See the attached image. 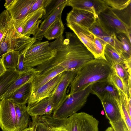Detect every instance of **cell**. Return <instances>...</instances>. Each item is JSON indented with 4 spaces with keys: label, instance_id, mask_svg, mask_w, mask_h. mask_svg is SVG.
<instances>
[{
    "label": "cell",
    "instance_id": "1",
    "mask_svg": "<svg viewBox=\"0 0 131 131\" xmlns=\"http://www.w3.org/2000/svg\"><path fill=\"white\" fill-rule=\"evenodd\" d=\"M49 46L54 52V56L42 64L35 68L44 73L57 66L67 71H77L87 62L95 59L91 52L74 33L66 32Z\"/></svg>",
    "mask_w": 131,
    "mask_h": 131
},
{
    "label": "cell",
    "instance_id": "2",
    "mask_svg": "<svg viewBox=\"0 0 131 131\" xmlns=\"http://www.w3.org/2000/svg\"><path fill=\"white\" fill-rule=\"evenodd\" d=\"M113 71L111 65L105 60L94 59L77 72L70 84V94L83 90L93 83L107 79Z\"/></svg>",
    "mask_w": 131,
    "mask_h": 131
},
{
    "label": "cell",
    "instance_id": "3",
    "mask_svg": "<svg viewBox=\"0 0 131 131\" xmlns=\"http://www.w3.org/2000/svg\"><path fill=\"white\" fill-rule=\"evenodd\" d=\"M92 85H90L83 90L68 94L62 103L53 112V116L58 118L65 119L76 113L86 103L91 93Z\"/></svg>",
    "mask_w": 131,
    "mask_h": 131
},
{
    "label": "cell",
    "instance_id": "4",
    "mask_svg": "<svg viewBox=\"0 0 131 131\" xmlns=\"http://www.w3.org/2000/svg\"><path fill=\"white\" fill-rule=\"evenodd\" d=\"M54 52L48 41L41 42L36 40L26 52L24 63L27 67L33 68L46 62L54 56Z\"/></svg>",
    "mask_w": 131,
    "mask_h": 131
},
{
    "label": "cell",
    "instance_id": "5",
    "mask_svg": "<svg viewBox=\"0 0 131 131\" xmlns=\"http://www.w3.org/2000/svg\"><path fill=\"white\" fill-rule=\"evenodd\" d=\"M68 131H99V121L85 112L75 113L67 118Z\"/></svg>",
    "mask_w": 131,
    "mask_h": 131
},
{
    "label": "cell",
    "instance_id": "6",
    "mask_svg": "<svg viewBox=\"0 0 131 131\" xmlns=\"http://www.w3.org/2000/svg\"><path fill=\"white\" fill-rule=\"evenodd\" d=\"M97 19L102 25L111 34L122 33L125 35L128 33L129 27L117 16L111 7H108L98 16Z\"/></svg>",
    "mask_w": 131,
    "mask_h": 131
},
{
    "label": "cell",
    "instance_id": "7",
    "mask_svg": "<svg viewBox=\"0 0 131 131\" xmlns=\"http://www.w3.org/2000/svg\"><path fill=\"white\" fill-rule=\"evenodd\" d=\"M0 126L3 131H18L14 103L8 99L0 101Z\"/></svg>",
    "mask_w": 131,
    "mask_h": 131
},
{
    "label": "cell",
    "instance_id": "8",
    "mask_svg": "<svg viewBox=\"0 0 131 131\" xmlns=\"http://www.w3.org/2000/svg\"><path fill=\"white\" fill-rule=\"evenodd\" d=\"M63 75V72L60 74L31 94L27 101L28 106L53 94L62 79Z\"/></svg>",
    "mask_w": 131,
    "mask_h": 131
},
{
    "label": "cell",
    "instance_id": "9",
    "mask_svg": "<svg viewBox=\"0 0 131 131\" xmlns=\"http://www.w3.org/2000/svg\"><path fill=\"white\" fill-rule=\"evenodd\" d=\"M66 6L89 12L97 18L100 13L108 6L103 0H67Z\"/></svg>",
    "mask_w": 131,
    "mask_h": 131
},
{
    "label": "cell",
    "instance_id": "10",
    "mask_svg": "<svg viewBox=\"0 0 131 131\" xmlns=\"http://www.w3.org/2000/svg\"><path fill=\"white\" fill-rule=\"evenodd\" d=\"M77 72L66 71L63 72L62 79L53 95L54 111L59 107L67 97V88L74 79Z\"/></svg>",
    "mask_w": 131,
    "mask_h": 131
},
{
    "label": "cell",
    "instance_id": "11",
    "mask_svg": "<svg viewBox=\"0 0 131 131\" xmlns=\"http://www.w3.org/2000/svg\"><path fill=\"white\" fill-rule=\"evenodd\" d=\"M97 19L93 14L89 12L73 8L67 14L66 20L67 23H76L88 29Z\"/></svg>",
    "mask_w": 131,
    "mask_h": 131
},
{
    "label": "cell",
    "instance_id": "12",
    "mask_svg": "<svg viewBox=\"0 0 131 131\" xmlns=\"http://www.w3.org/2000/svg\"><path fill=\"white\" fill-rule=\"evenodd\" d=\"M36 0H15L10 7L7 10L14 24L25 18Z\"/></svg>",
    "mask_w": 131,
    "mask_h": 131
},
{
    "label": "cell",
    "instance_id": "13",
    "mask_svg": "<svg viewBox=\"0 0 131 131\" xmlns=\"http://www.w3.org/2000/svg\"><path fill=\"white\" fill-rule=\"evenodd\" d=\"M100 101L105 116L109 121L115 122L122 119L118 103L110 94H105Z\"/></svg>",
    "mask_w": 131,
    "mask_h": 131
},
{
    "label": "cell",
    "instance_id": "14",
    "mask_svg": "<svg viewBox=\"0 0 131 131\" xmlns=\"http://www.w3.org/2000/svg\"><path fill=\"white\" fill-rule=\"evenodd\" d=\"M53 94L32 105H27V110L30 116H41L52 114L54 111Z\"/></svg>",
    "mask_w": 131,
    "mask_h": 131
},
{
    "label": "cell",
    "instance_id": "15",
    "mask_svg": "<svg viewBox=\"0 0 131 131\" xmlns=\"http://www.w3.org/2000/svg\"><path fill=\"white\" fill-rule=\"evenodd\" d=\"M91 93L96 95L100 100L105 94L110 93L117 101L119 105L120 101L118 91L110 82L108 79L92 84Z\"/></svg>",
    "mask_w": 131,
    "mask_h": 131
},
{
    "label": "cell",
    "instance_id": "16",
    "mask_svg": "<svg viewBox=\"0 0 131 131\" xmlns=\"http://www.w3.org/2000/svg\"><path fill=\"white\" fill-rule=\"evenodd\" d=\"M67 25L74 32L94 56L95 50L93 44L94 36L88 29L75 23H67Z\"/></svg>",
    "mask_w": 131,
    "mask_h": 131
},
{
    "label": "cell",
    "instance_id": "17",
    "mask_svg": "<svg viewBox=\"0 0 131 131\" xmlns=\"http://www.w3.org/2000/svg\"><path fill=\"white\" fill-rule=\"evenodd\" d=\"M67 1L45 18L41 23L38 30L33 37L40 41L42 39L50 26L56 20L61 18L62 11L66 6Z\"/></svg>",
    "mask_w": 131,
    "mask_h": 131
},
{
    "label": "cell",
    "instance_id": "18",
    "mask_svg": "<svg viewBox=\"0 0 131 131\" xmlns=\"http://www.w3.org/2000/svg\"><path fill=\"white\" fill-rule=\"evenodd\" d=\"M66 71L63 68L57 66L44 73L36 75L32 81L31 94L58 74Z\"/></svg>",
    "mask_w": 131,
    "mask_h": 131
},
{
    "label": "cell",
    "instance_id": "19",
    "mask_svg": "<svg viewBox=\"0 0 131 131\" xmlns=\"http://www.w3.org/2000/svg\"><path fill=\"white\" fill-rule=\"evenodd\" d=\"M40 71L35 68H32L26 72L19 74V77L12 84L1 100L8 99L10 96L15 90L28 81L33 80L34 77L39 74Z\"/></svg>",
    "mask_w": 131,
    "mask_h": 131
},
{
    "label": "cell",
    "instance_id": "20",
    "mask_svg": "<svg viewBox=\"0 0 131 131\" xmlns=\"http://www.w3.org/2000/svg\"><path fill=\"white\" fill-rule=\"evenodd\" d=\"M32 81H28L16 90L8 99L14 103L26 105L31 94Z\"/></svg>",
    "mask_w": 131,
    "mask_h": 131
},
{
    "label": "cell",
    "instance_id": "21",
    "mask_svg": "<svg viewBox=\"0 0 131 131\" xmlns=\"http://www.w3.org/2000/svg\"><path fill=\"white\" fill-rule=\"evenodd\" d=\"M45 14L43 8L36 11L26 24L22 34L28 37H30L31 35L34 36L39 29V25L41 22L40 19Z\"/></svg>",
    "mask_w": 131,
    "mask_h": 131
},
{
    "label": "cell",
    "instance_id": "22",
    "mask_svg": "<svg viewBox=\"0 0 131 131\" xmlns=\"http://www.w3.org/2000/svg\"><path fill=\"white\" fill-rule=\"evenodd\" d=\"M118 90L120 97L119 107L122 119L129 131H131V96L128 97L121 91Z\"/></svg>",
    "mask_w": 131,
    "mask_h": 131
},
{
    "label": "cell",
    "instance_id": "23",
    "mask_svg": "<svg viewBox=\"0 0 131 131\" xmlns=\"http://www.w3.org/2000/svg\"><path fill=\"white\" fill-rule=\"evenodd\" d=\"M19 74L16 69H7L0 76V101Z\"/></svg>",
    "mask_w": 131,
    "mask_h": 131
},
{
    "label": "cell",
    "instance_id": "24",
    "mask_svg": "<svg viewBox=\"0 0 131 131\" xmlns=\"http://www.w3.org/2000/svg\"><path fill=\"white\" fill-rule=\"evenodd\" d=\"M16 111L17 127L18 131L27 128L30 122V115L26 105L14 103Z\"/></svg>",
    "mask_w": 131,
    "mask_h": 131
},
{
    "label": "cell",
    "instance_id": "25",
    "mask_svg": "<svg viewBox=\"0 0 131 131\" xmlns=\"http://www.w3.org/2000/svg\"><path fill=\"white\" fill-rule=\"evenodd\" d=\"M47 124L48 131H68L67 118L61 119L54 117L52 114L39 116Z\"/></svg>",
    "mask_w": 131,
    "mask_h": 131
},
{
    "label": "cell",
    "instance_id": "26",
    "mask_svg": "<svg viewBox=\"0 0 131 131\" xmlns=\"http://www.w3.org/2000/svg\"><path fill=\"white\" fill-rule=\"evenodd\" d=\"M14 24L7 10H4L0 14V45Z\"/></svg>",
    "mask_w": 131,
    "mask_h": 131
},
{
    "label": "cell",
    "instance_id": "27",
    "mask_svg": "<svg viewBox=\"0 0 131 131\" xmlns=\"http://www.w3.org/2000/svg\"><path fill=\"white\" fill-rule=\"evenodd\" d=\"M113 72L122 80L129 92L131 89V75L128 73L125 64L121 63H115L111 65Z\"/></svg>",
    "mask_w": 131,
    "mask_h": 131
},
{
    "label": "cell",
    "instance_id": "28",
    "mask_svg": "<svg viewBox=\"0 0 131 131\" xmlns=\"http://www.w3.org/2000/svg\"><path fill=\"white\" fill-rule=\"evenodd\" d=\"M64 28L61 18L55 21L49 27L44 35L47 39L51 40L62 35Z\"/></svg>",
    "mask_w": 131,
    "mask_h": 131
},
{
    "label": "cell",
    "instance_id": "29",
    "mask_svg": "<svg viewBox=\"0 0 131 131\" xmlns=\"http://www.w3.org/2000/svg\"><path fill=\"white\" fill-rule=\"evenodd\" d=\"M20 51L14 50L4 54L1 58L6 69H17Z\"/></svg>",
    "mask_w": 131,
    "mask_h": 131
},
{
    "label": "cell",
    "instance_id": "30",
    "mask_svg": "<svg viewBox=\"0 0 131 131\" xmlns=\"http://www.w3.org/2000/svg\"><path fill=\"white\" fill-rule=\"evenodd\" d=\"M104 54L107 61L111 65L115 63H121L125 64L129 60L125 59L114 49L108 44H107L105 47Z\"/></svg>",
    "mask_w": 131,
    "mask_h": 131
},
{
    "label": "cell",
    "instance_id": "31",
    "mask_svg": "<svg viewBox=\"0 0 131 131\" xmlns=\"http://www.w3.org/2000/svg\"><path fill=\"white\" fill-rule=\"evenodd\" d=\"M118 34V35H116V37L122 50V56L126 60H131V43L125 34L124 35L122 33Z\"/></svg>",
    "mask_w": 131,
    "mask_h": 131
},
{
    "label": "cell",
    "instance_id": "32",
    "mask_svg": "<svg viewBox=\"0 0 131 131\" xmlns=\"http://www.w3.org/2000/svg\"><path fill=\"white\" fill-rule=\"evenodd\" d=\"M93 35V44L95 50V59H102L107 61L105 56L104 52L105 47L107 44L101 39Z\"/></svg>",
    "mask_w": 131,
    "mask_h": 131
},
{
    "label": "cell",
    "instance_id": "33",
    "mask_svg": "<svg viewBox=\"0 0 131 131\" xmlns=\"http://www.w3.org/2000/svg\"><path fill=\"white\" fill-rule=\"evenodd\" d=\"M110 82L118 90L123 92L127 97L131 96L129 89L124 84L121 79L113 71L108 78Z\"/></svg>",
    "mask_w": 131,
    "mask_h": 131
},
{
    "label": "cell",
    "instance_id": "34",
    "mask_svg": "<svg viewBox=\"0 0 131 131\" xmlns=\"http://www.w3.org/2000/svg\"><path fill=\"white\" fill-rule=\"evenodd\" d=\"M111 9L120 20L129 27H131V4L123 9L118 10Z\"/></svg>",
    "mask_w": 131,
    "mask_h": 131
},
{
    "label": "cell",
    "instance_id": "35",
    "mask_svg": "<svg viewBox=\"0 0 131 131\" xmlns=\"http://www.w3.org/2000/svg\"><path fill=\"white\" fill-rule=\"evenodd\" d=\"M88 29L91 33L97 37L109 36L112 34L108 32L102 25L97 19Z\"/></svg>",
    "mask_w": 131,
    "mask_h": 131
},
{
    "label": "cell",
    "instance_id": "36",
    "mask_svg": "<svg viewBox=\"0 0 131 131\" xmlns=\"http://www.w3.org/2000/svg\"><path fill=\"white\" fill-rule=\"evenodd\" d=\"M112 9L121 10L127 7L131 3V0H103Z\"/></svg>",
    "mask_w": 131,
    "mask_h": 131
},
{
    "label": "cell",
    "instance_id": "37",
    "mask_svg": "<svg viewBox=\"0 0 131 131\" xmlns=\"http://www.w3.org/2000/svg\"><path fill=\"white\" fill-rule=\"evenodd\" d=\"M97 37L110 45L122 56V50L115 34H113L109 36H99Z\"/></svg>",
    "mask_w": 131,
    "mask_h": 131
},
{
    "label": "cell",
    "instance_id": "38",
    "mask_svg": "<svg viewBox=\"0 0 131 131\" xmlns=\"http://www.w3.org/2000/svg\"><path fill=\"white\" fill-rule=\"evenodd\" d=\"M32 44L29 45L20 52L17 68L16 70L19 74L27 72L32 68L26 67L25 66L24 63L25 54Z\"/></svg>",
    "mask_w": 131,
    "mask_h": 131
},
{
    "label": "cell",
    "instance_id": "39",
    "mask_svg": "<svg viewBox=\"0 0 131 131\" xmlns=\"http://www.w3.org/2000/svg\"><path fill=\"white\" fill-rule=\"evenodd\" d=\"M67 0H50L45 7V14L41 18V21L55 10L59 6Z\"/></svg>",
    "mask_w": 131,
    "mask_h": 131
},
{
    "label": "cell",
    "instance_id": "40",
    "mask_svg": "<svg viewBox=\"0 0 131 131\" xmlns=\"http://www.w3.org/2000/svg\"><path fill=\"white\" fill-rule=\"evenodd\" d=\"M114 131H129L124 120L115 122H109Z\"/></svg>",
    "mask_w": 131,
    "mask_h": 131
},
{
    "label": "cell",
    "instance_id": "41",
    "mask_svg": "<svg viewBox=\"0 0 131 131\" xmlns=\"http://www.w3.org/2000/svg\"><path fill=\"white\" fill-rule=\"evenodd\" d=\"M50 0H36L32 5L29 14L33 13L40 9H45Z\"/></svg>",
    "mask_w": 131,
    "mask_h": 131
},
{
    "label": "cell",
    "instance_id": "42",
    "mask_svg": "<svg viewBox=\"0 0 131 131\" xmlns=\"http://www.w3.org/2000/svg\"><path fill=\"white\" fill-rule=\"evenodd\" d=\"M34 116L36 122L35 131H48L47 125L45 121L39 116Z\"/></svg>",
    "mask_w": 131,
    "mask_h": 131
},
{
    "label": "cell",
    "instance_id": "43",
    "mask_svg": "<svg viewBox=\"0 0 131 131\" xmlns=\"http://www.w3.org/2000/svg\"><path fill=\"white\" fill-rule=\"evenodd\" d=\"M31 117L32 121L30 122L29 126L30 128L31 131H35L36 125L35 120L34 116H31Z\"/></svg>",
    "mask_w": 131,
    "mask_h": 131
},
{
    "label": "cell",
    "instance_id": "44",
    "mask_svg": "<svg viewBox=\"0 0 131 131\" xmlns=\"http://www.w3.org/2000/svg\"><path fill=\"white\" fill-rule=\"evenodd\" d=\"M15 0H6L4 6L6 9L8 10L12 6Z\"/></svg>",
    "mask_w": 131,
    "mask_h": 131
},
{
    "label": "cell",
    "instance_id": "45",
    "mask_svg": "<svg viewBox=\"0 0 131 131\" xmlns=\"http://www.w3.org/2000/svg\"><path fill=\"white\" fill-rule=\"evenodd\" d=\"M3 63L1 58H0V76L3 74L6 70Z\"/></svg>",
    "mask_w": 131,
    "mask_h": 131
},
{
    "label": "cell",
    "instance_id": "46",
    "mask_svg": "<svg viewBox=\"0 0 131 131\" xmlns=\"http://www.w3.org/2000/svg\"><path fill=\"white\" fill-rule=\"evenodd\" d=\"M104 131H114L111 127H109L107 128Z\"/></svg>",
    "mask_w": 131,
    "mask_h": 131
},
{
    "label": "cell",
    "instance_id": "47",
    "mask_svg": "<svg viewBox=\"0 0 131 131\" xmlns=\"http://www.w3.org/2000/svg\"><path fill=\"white\" fill-rule=\"evenodd\" d=\"M22 131H31V129L29 127L28 128H27Z\"/></svg>",
    "mask_w": 131,
    "mask_h": 131
},
{
    "label": "cell",
    "instance_id": "48",
    "mask_svg": "<svg viewBox=\"0 0 131 131\" xmlns=\"http://www.w3.org/2000/svg\"><path fill=\"white\" fill-rule=\"evenodd\" d=\"M101 114L102 115H104L105 114V113L104 111L102 110L101 112Z\"/></svg>",
    "mask_w": 131,
    "mask_h": 131
}]
</instances>
